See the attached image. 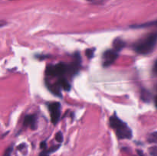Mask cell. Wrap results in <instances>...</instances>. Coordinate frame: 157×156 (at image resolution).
Masks as SVG:
<instances>
[{"label": "cell", "mask_w": 157, "mask_h": 156, "mask_svg": "<svg viewBox=\"0 0 157 156\" xmlns=\"http://www.w3.org/2000/svg\"><path fill=\"white\" fill-rule=\"evenodd\" d=\"M110 125L115 130L116 135L120 139H130L133 136L131 129L127 123L121 120L116 113L110 118Z\"/></svg>", "instance_id": "1"}, {"label": "cell", "mask_w": 157, "mask_h": 156, "mask_svg": "<svg viewBox=\"0 0 157 156\" xmlns=\"http://www.w3.org/2000/svg\"><path fill=\"white\" fill-rule=\"evenodd\" d=\"M157 43V33H151L140 40L133 46V48L140 54H148L154 49Z\"/></svg>", "instance_id": "2"}, {"label": "cell", "mask_w": 157, "mask_h": 156, "mask_svg": "<svg viewBox=\"0 0 157 156\" xmlns=\"http://www.w3.org/2000/svg\"><path fill=\"white\" fill-rule=\"evenodd\" d=\"M67 71V65L64 63H59L55 65L48 66L46 74L52 76H61Z\"/></svg>", "instance_id": "3"}, {"label": "cell", "mask_w": 157, "mask_h": 156, "mask_svg": "<svg viewBox=\"0 0 157 156\" xmlns=\"http://www.w3.org/2000/svg\"><path fill=\"white\" fill-rule=\"evenodd\" d=\"M51 113V119L53 124H57L61 116V104L58 102H51L48 105Z\"/></svg>", "instance_id": "4"}, {"label": "cell", "mask_w": 157, "mask_h": 156, "mask_svg": "<svg viewBox=\"0 0 157 156\" xmlns=\"http://www.w3.org/2000/svg\"><path fill=\"white\" fill-rule=\"evenodd\" d=\"M118 58V53L115 50H107L103 54V66L104 67H109L111 65L113 62Z\"/></svg>", "instance_id": "5"}, {"label": "cell", "mask_w": 157, "mask_h": 156, "mask_svg": "<svg viewBox=\"0 0 157 156\" xmlns=\"http://www.w3.org/2000/svg\"><path fill=\"white\" fill-rule=\"evenodd\" d=\"M25 126H30L31 128L35 129L36 127V117L35 115H28L24 119Z\"/></svg>", "instance_id": "6"}, {"label": "cell", "mask_w": 157, "mask_h": 156, "mask_svg": "<svg viewBox=\"0 0 157 156\" xmlns=\"http://www.w3.org/2000/svg\"><path fill=\"white\" fill-rule=\"evenodd\" d=\"M126 45V43L124 42L123 40H121V38H117L113 41V48H114L115 50L117 51H121L122 49L124 48Z\"/></svg>", "instance_id": "7"}, {"label": "cell", "mask_w": 157, "mask_h": 156, "mask_svg": "<svg viewBox=\"0 0 157 156\" xmlns=\"http://www.w3.org/2000/svg\"><path fill=\"white\" fill-rule=\"evenodd\" d=\"M58 84L60 86V87L66 91H69L71 90V85L67 80H66L64 78H60L59 80L58 81Z\"/></svg>", "instance_id": "8"}, {"label": "cell", "mask_w": 157, "mask_h": 156, "mask_svg": "<svg viewBox=\"0 0 157 156\" xmlns=\"http://www.w3.org/2000/svg\"><path fill=\"white\" fill-rule=\"evenodd\" d=\"M47 86H48V87L49 90H50L52 93H53L54 94L57 95V96H61V93H60V86L58 85V83H57L55 85H48V84H47Z\"/></svg>", "instance_id": "9"}, {"label": "cell", "mask_w": 157, "mask_h": 156, "mask_svg": "<svg viewBox=\"0 0 157 156\" xmlns=\"http://www.w3.org/2000/svg\"><path fill=\"white\" fill-rule=\"evenodd\" d=\"M157 26V21H151V22H147L144 24H140V25L133 26L134 28H144V27H150V26Z\"/></svg>", "instance_id": "10"}, {"label": "cell", "mask_w": 157, "mask_h": 156, "mask_svg": "<svg viewBox=\"0 0 157 156\" xmlns=\"http://www.w3.org/2000/svg\"><path fill=\"white\" fill-rule=\"evenodd\" d=\"M148 141L152 143H157V132L151 133L148 138Z\"/></svg>", "instance_id": "11"}, {"label": "cell", "mask_w": 157, "mask_h": 156, "mask_svg": "<svg viewBox=\"0 0 157 156\" xmlns=\"http://www.w3.org/2000/svg\"><path fill=\"white\" fill-rule=\"evenodd\" d=\"M141 98L144 99V101H149L150 98V95L148 91H146L145 90L142 91V94H141Z\"/></svg>", "instance_id": "12"}, {"label": "cell", "mask_w": 157, "mask_h": 156, "mask_svg": "<svg viewBox=\"0 0 157 156\" xmlns=\"http://www.w3.org/2000/svg\"><path fill=\"white\" fill-rule=\"evenodd\" d=\"M94 50H95L94 48H93V49L89 48V49H87V50H86V51H85L86 55H87V57L89 58V59H90V58H92L94 57Z\"/></svg>", "instance_id": "13"}, {"label": "cell", "mask_w": 157, "mask_h": 156, "mask_svg": "<svg viewBox=\"0 0 157 156\" xmlns=\"http://www.w3.org/2000/svg\"><path fill=\"white\" fill-rule=\"evenodd\" d=\"M55 139L57 142H63V135L61 132H58L56 135H55Z\"/></svg>", "instance_id": "14"}, {"label": "cell", "mask_w": 157, "mask_h": 156, "mask_svg": "<svg viewBox=\"0 0 157 156\" xmlns=\"http://www.w3.org/2000/svg\"><path fill=\"white\" fill-rule=\"evenodd\" d=\"M150 152L152 156H157V147H153L150 148Z\"/></svg>", "instance_id": "15"}, {"label": "cell", "mask_w": 157, "mask_h": 156, "mask_svg": "<svg viewBox=\"0 0 157 156\" xmlns=\"http://www.w3.org/2000/svg\"><path fill=\"white\" fill-rule=\"evenodd\" d=\"M12 152V147H9L5 151L4 156H11V154Z\"/></svg>", "instance_id": "16"}, {"label": "cell", "mask_w": 157, "mask_h": 156, "mask_svg": "<svg viewBox=\"0 0 157 156\" xmlns=\"http://www.w3.org/2000/svg\"><path fill=\"white\" fill-rule=\"evenodd\" d=\"M40 147H41V148H42V149H45V148H46V142H41Z\"/></svg>", "instance_id": "17"}, {"label": "cell", "mask_w": 157, "mask_h": 156, "mask_svg": "<svg viewBox=\"0 0 157 156\" xmlns=\"http://www.w3.org/2000/svg\"><path fill=\"white\" fill-rule=\"evenodd\" d=\"M39 156H49V155H48V153H47V151H43L42 152H41V154H40Z\"/></svg>", "instance_id": "18"}, {"label": "cell", "mask_w": 157, "mask_h": 156, "mask_svg": "<svg viewBox=\"0 0 157 156\" xmlns=\"http://www.w3.org/2000/svg\"><path fill=\"white\" fill-rule=\"evenodd\" d=\"M137 153H138V154H139L140 156H144V154L143 153L142 151H140V150H138Z\"/></svg>", "instance_id": "19"}, {"label": "cell", "mask_w": 157, "mask_h": 156, "mask_svg": "<svg viewBox=\"0 0 157 156\" xmlns=\"http://www.w3.org/2000/svg\"><path fill=\"white\" fill-rule=\"evenodd\" d=\"M154 71L156 72L157 73V61H156V63H155V65H154Z\"/></svg>", "instance_id": "20"}, {"label": "cell", "mask_w": 157, "mask_h": 156, "mask_svg": "<svg viewBox=\"0 0 157 156\" xmlns=\"http://www.w3.org/2000/svg\"><path fill=\"white\" fill-rule=\"evenodd\" d=\"M155 102H156V107H157V96H156V99H155Z\"/></svg>", "instance_id": "21"}]
</instances>
